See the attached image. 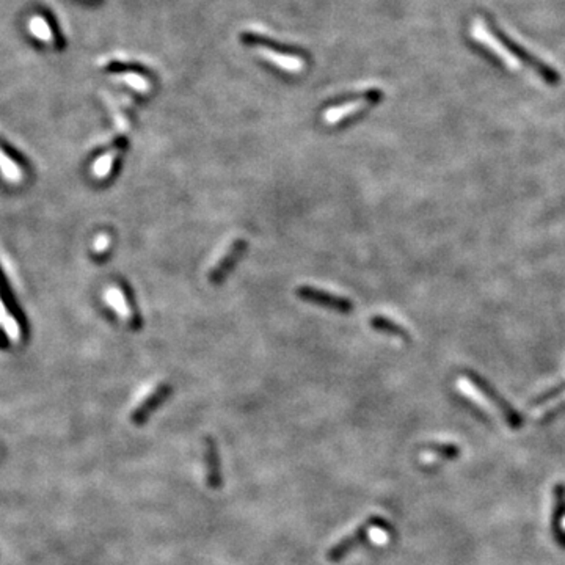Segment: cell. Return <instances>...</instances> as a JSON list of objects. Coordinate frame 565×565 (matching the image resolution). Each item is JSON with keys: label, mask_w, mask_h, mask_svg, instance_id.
<instances>
[{"label": "cell", "mask_w": 565, "mask_h": 565, "mask_svg": "<svg viewBox=\"0 0 565 565\" xmlns=\"http://www.w3.org/2000/svg\"><path fill=\"white\" fill-rule=\"evenodd\" d=\"M457 388L463 396L468 397V399L474 405H477V409H481L482 411L490 413V415L495 411H499L503 413V416L510 424L517 426L520 423L517 413H513L495 393L489 391V388L479 387L477 383L467 379V377H462V379L457 380Z\"/></svg>", "instance_id": "2"}, {"label": "cell", "mask_w": 565, "mask_h": 565, "mask_svg": "<svg viewBox=\"0 0 565 565\" xmlns=\"http://www.w3.org/2000/svg\"><path fill=\"white\" fill-rule=\"evenodd\" d=\"M105 300L108 305L117 311V314L122 319V321L127 324H132V325L137 324L134 321L132 311H130V308L127 305L126 297H125V294H122L120 287H108V291L105 292Z\"/></svg>", "instance_id": "10"}, {"label": "cell", "mask_w": 565, "mask_h": 565, "mask_svg": "<svg viewBox=\"0 0 565 565\" xmlns=\"http://www.w3.org/2000/svg\"><path fill=\"white\" fill-rule=\"evenodd\" d=\"M562 404H565V389L562 391V393H559V394H556L554 397H552V399H549L547 404H543V405H540L539 409H535V410H534V416H535V418L545 416L547 413H549V411L554 410V409H557V407H561Z\"/></svg>", "instance_id": "16"}, {"label": "cell", "mask_w": 565, "mask_h": 565, "mask_svg": "<svg viewBox=\"0 0 565 565\" xmlns=\"http://www.w3.org/2000/svg\"><path fill=\"white\" fill-rule=\"evenodd\" d=\"M245 249H247V242H245L244 239H237V241H234L233 245L228 249V251L219 259V263L215 264L211 273H209V281L214 282V285H219L220 281H223L224 277L233 270L237 259L244 255Z\"/></svg>", "instance_id": "7"}, {"label": "cell", "mask_w": 565, "mask_h": 565, "mask_svg": "<svg viewBox=\"0 0 565 565\" xmlns=\"http://www.w3.org/2000/svg\"><path fill=\"white\" fill-rule=\"evenodd\" d=\"M120 81L127 84L129 86H132L134 90L140 93H148L149 91V82L140 74H134V72H127V74H120Z\"/></svg>", "instance_id": "15"}, {"label": "cell", "mask_w": 565, "mask_h": 565, "mask_svg": "<svg viewBox=\"0 0 565 565\" xmlns=\"http://www.w3.org/2000/svg\"><path fill=\"white\" fill-rule=\"evenodd\" d=\"M489 27H490L491 33H493V38L499 42V45H503L507 49V52H510L521 63L531 67L545 82L553 84V85L559 84L561 76L554 68L548 67L545 62L539 60L537 57L532 55L531 52H527L523 46H520L517 41H513L509 35H507L504 30H501V28H498L495 24H489Z\"/></svg>", "instance_id": "3"}, {"label": "cell", "mask_w": 565, "mask_h": 565, "mask_svg": "<svg viewBox=\"0 0 565 565\" xmlns=\"http://www.w3.org/2000/svg\"><path fill=\"white\" fill-rule=\"evenodd\" d=\"M170 393H171V387L166 385V383H161V385L151 391V393L132 410V413H130V421L137 426L147 423L148 418L166 401V397L170 396Z\"/></svg>", "instance_id": "4"}, {"label": "cell", "mask_w": 565, "mask_h": 565, "mask_svg": "<svg viewBox=\"0 0 565 565\" xmlns=\"http://www.w3.org/2000/svg\"><path fill=\"white\" fill-rule=\"evenodd\" d=\"M374 530H383V531L389 532L391 531V525L388 523L385 518H382L379 515L369 517L353 532L347 534L346 537H343L341 540L336 542L335 545H333L329 549V552L325 553V559H327L330 564L341 562L352 552H355V549L360 548V547H363L365 543L367 542V539H369V534H371Z\"/></svg>", "instance_id": "1"}, {"label": "cell", "mask_w": 565, "mask_h": 565, "mask_svg": "<svg viewBox=\"0 0 565 565\" xmlns=\"http://www.w3.org/2000/svg\"><path fill=\"white\" fill-rule=\"evenodd\" d=\"M28 30L35 36L36 40L45 42V45L52 46L55 45V32L54 28L50 27L49 21L42 16H33L30 21H28Z\"/></svg>", "instance_id": "11"}, {"label": "cell", "mask_w": 565, "mask_h": 565, "mask_svg": "<svg viewBox=\"0 0 565 565\" xmlns=\"http://www.w3.org/2000/svg\"><path fill=\"white\" fill-rule=\"evenodd\" d=\"M371 325H372V327H374L375 330L387 331V333H389V335H394V336H399V338H404V339H409V333L405 331L402 327H399V325H397V324L388 321L387 317H382V316L372 317Z\"/></svg>", "instance_id": "14"}, {"label": "cell", "mask_w": 565, "mask_h": 565, "mask_svg": "<svg viewBox=\"0 0 565 565\" xmlns=\"http://www.w3.org/2000/svg\"><path fill=\"white\" fill-rule=\"evenodd\" d=\"M256 54L261 57V59L272 63L273 67H277L286 72H292V74H299V72L305 69V62L295 55L280 54L277 50H272L269 47H263V46L258 47Z\"/></svg>", "instance_id": "8"}, {"label": "cell", "mask_w": 565, "mask_h": 565, "mask_svg": "<svg viewBox=\"0 0 565 565\" xmlns=\"http://www.w3.org/2000/svg\"><path fill=\"white\" fill-rule=\"evenodd\" d=\"M0 329H2L6 335H8V338L13 339V341H18L21 336L18 322L14 321L8 311H6L2 300H0Z\"/></svg>", "instance_id": "13"}, {"label": "cell", "mask_w": 565, "mask_h": 565, "mask_svg": "<svg viewBox=\"0 0 565 565\" xmlns=\"http://www.w3.org/2000/svg\"><path fill=\"white\" fill-rule=\"evenodd\" d=\"M429 452L433 455H438V457L454 459L459 455V447L454 445H433L429 447Z\"/></svg>", "instance_id": "17"}, {"label": "cell", "mask_w": 565, "mask_h": 565, "mask_svg": "<svg viewBox=\"0 0 565 565\" xmlns=\"http://www.w3.org/2000/svg\"><path fill=\"white\" fill-rule=\"evenodd\" d=\"M367 105H369L367 99H357V101H350V103L343 104V105H335V107L329 108V110H325L324 121L330 126L338 125V122H341L347 118L353 117V115L360 113L361 110H365Z\"/></svg>", "instance_id": "9"}, {"label": "cell", "mask_w": 565, "mask_h": 565, "mask_svg": "<svg viewBox=\"0 0 565 565\" xmlns=\"http://www.w3.org/2000/svg\"><path fill=\"white\" fill-rule=\"evenodd\" d=\"M107 245H108V239H107L105 236L99 237V239H98V242H96V251H98V253L104 251V250L107 249Z\"/></svg>", "instance_id": "18"}, {"label": "cell", "mask_w": 565, "mask_h": 565, "mask_svg": "<svg viewBox=\"0 0 565 565\" xmlns=\"http://www.w3.org/2000/svg\"><path fill=\"white\" fill-rule=\"evenodd\" d=\"M0 171H2L4 178L6 181H10V183H19V181L23 179V171H21L16 162L11 161V159L6 156L2 148H0Z\"/></svg>", "instance_id": "12"}, {"label": "cell", "mask_w": 565, "mask_h": 565, "mask_svg": "<svg viewBox=\"0 0 565 565\" xmlns=\"http://www.w3.org/2000/svg\"><path fill=\"white\" fill-rule=\"evenodd\" d=\"M205 467H206V482L209 489L220 490L223 485L222 474V462L219 447H217L215 440L206 437L205 440Z\"/></svg>", "instance_id": "6"}, {"label": "cell", "mask_w": 565, "mask_h": 565, "mask_svg": "<svg viewBox=\"0 0 565 565\" xmlns=\"http://www.w3.org/2000/svg\"><path fill=\"white\" fill-rule=\"evenodd\" d=\"M297 295L302 297V299L307 302L317 303V305H322V307H329L331 309L341 311V313H349V311L353 309V305L350 300L344 299V297H338L335 294L319 291V289H314V287H308V286L297 287Z\"/></svg>", "instance_id": "5"}]
</instances>
